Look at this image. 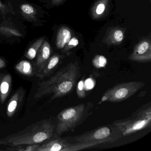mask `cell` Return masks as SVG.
I'll list each match as a JSON object with an SVG mask.
<instances>
[{
    "label": "cell",
    "mask_w": 151,
    "mask_h": 151,
    "mask_svg": "<svg viewBox=\"0 0 151 151\" xmlns=\"http://www.w3.org/2000/svg\"><path fill=\"white\" fill-rule=\"evenodd\" d=\"M79 76L77 62L69 63L48 79L38 83L34 99H39L52 95V101L66 96L73 91Z\"/></svg>",
    "instance_id": "obj_1"
},
{
    "label": "cell",
    "mask_w": 151,
    "mask_h": 151,
    "mask_svg": "<svg viewBox=\"0 0 151 151\" xmlns=\"http://www.w3.org/2000/svg\"><path fill=\"white\" fill-rule=\"evenodd\" d=\"M55 128L52 119H43L20 131L0 138V145L11 146L41 144L53 137Z\"/></svg>",
    "instance_id": "obj_2"
},
{
    "label": "cell",
    "mask_w": 151,
    "mask_h": 151,
    "mask_svg": "<svg viewBox=\"0 0 151 151\" xmlns=\"http://www.w3.org/2000/svg\"><path fill=\"white\" fill-rule=\"evenodd\" d=\"M122 137L120 131L112 124L67 138L70 143L69 151H76L101 144L114 143Z\"/></svg>",
    "instance_id": "obj_3"
},
{
    "label": "cell",
    "mask_w": 151,
    "mask_h": 151,
    "mask_svg": "<svg viewBox=\"0 0 151 151\" xmlns=\"http://www.w3.org/2000/svg\"><path fill=\"white\" fill-rule=\"evenodd\" d=\"M92 106L91 102L81 103L61 111L57 115L54 137H60L65 132L73 131L87 118Z\"/></svg>",
    "instance_id": "obj_4"
},
{
    "label": "cell",
    "mask_w": 151,
    "mask_h": 151,
    "mask_svg": "<svg viewBox=\"0 0 151 151\" xmlns=\"http://www.w3.org/2000/svg\"><path fill=\"white\" fill-rule=\"evenodd\" d=\"M113 124L122 137L129 136L151 125V106L149 102L135 111L130 116L115 121Z\"/></svg>",
    "instance_id": "obj_5"
},
{
    "label": "cell",
    "mask_w": 151,
    "mask_h": 151,
    "mask_svg": "<svg viewBox=\"0 0 151 151\" xmlns=\"http://www.w3.org/2000/svg\"><path fill=\"white\" fill-rule=\"evenodd\" d=\"M145 83L141 81H131L116 85L102 95L101 101L117 103L125 100L142 89Z\"/></svg>",
    "instance_id": "obj_6"
},
{
    "label": "cell",
    "mask_w": 151,
    "mask_h": 151,
    "mask_svg": "<svg viewBox=\"0 0 151 151\" xmlns=\"http://www.w3.org/2000/svg\"><path fill=\"white\" fill-rule=\"evenodd\" d=\"M42 145H39L36 151H69L70 143L67 138L54 137Z\"/></svg>",
    "instance_id": "obj_7"
},
{
    "label": "cell",
    "mask_w": 151,
    "mask_h": 151,
    "mask_svg": "<svg viewBox=\"0 0 151 151\" xmlns=\"http://www.w3.org/2000/svg\"><path fill=\"white\" fill-rule=\"evenodd\" d=\"M129 59L131 60L140 63L150 61L151 59V50L149 43L143 42L135 48L133 53L131 55Z\"/></svg>",
    "instance_id": "obj_8"
},
{
    "label": "cell",
    "mask_w": 151,
    "mask_h": 151,
    "mask_svg": "<svg viewBox=\"0 0 151 151\" xmlns=\"http://www.w3.org/2000/svg\"><path fill=\"white\" fill-rule=\"evenodd\" d=\"M25 94V91L22 87H21L14 93L9 99L6 109L7 115L8 117H12L16 113L21 105Z\"/></svg>",
    "instance_id": "obj_9"
},
{
    "label": "cell",
    "mask_w": 151,
    "mask_h": 151,
    "mask_svg": "<svg viewBox=\"0 0 151 151\" xmlns=\"http://www.w3.org/2000/svg\"><path fill=\"white\" fill-rule=\"evenodd\" d=\"M12 76L7 73H0V102L3 104L12 89Z\"/></svg>",
    "instance_id": "obj_10"
},
{
    "label": "cell",
    "mask_w": 151,
    "mask_h": 151,
    "mask_svg": "<svg viewBox=\"0 0 151 151\" xmlns=\"http://www.w3.org/2000/svg\"><path fill=\"white\" fill-rule=\"evenodd\" d=\"M61 59V56L60 55H54L49 58L42 69L36 73L37 77L42 80L49 76L59 65Z\"/></svg>",
    "instance_id": "obj_11"
},
{
    "label": "cell",
    "mask_w": 151,
    "mask_h": 151,
    "mask_svg": "<svg viewBox=\"0 0 151 151\" xmlns=\"http://www.w3.org/2000/svg\"><path fill=\"white\" fill-rule=\"evenodd\" d=\"M51 52V46L47 41H44L37 54L36 65L37 72L40 70L50 58ZM36 72V73H37Z\"/></svg>",
    "instance_id": "obj_12"
},
{
    "label": "cell",
    "mask_w": 151,
    "mask_h": 151,
    "mask_svg": "<svg viewBox=\"0 0 151 151\" xmlns=\"http://www.w3.org/2000/svg\"><path fill=\"white\" fill-rule=\"evenodd\" d=\"M16 70L24 76H32L34 73V68L30 62L22 60L18 63L15 67Z\"/></svg>",
    "instance_id": "obj_13"
},
{
    "label": "cell",
    "mask_w": 151,
    "mask_h": 151,
    "mask_svg": "<svg viewBox=\"0 0 151 151\" xmlns=\"http://www.w3.org/2000/svg\"><path fill=\"white\" fill-rule=\"evenodd\" d=\"M71 33L68 29L65 28L60 29L57 35L56 39V46L59 49H62L71 38Z\"/></svg>",
    "instance_id": "obj_14"
},
{
    "label": "cell",
    "mask_w": 151,
    "mask_h": 151,
    "mask_svg": "<svg viewBox=\"0 0 151 151\" xmlns=\"http://www.w3.org/2000/svg\"><path fill=\"white\" fill-rule=\"evenodd\" d=\"M44 41V38L42 37L35 41L28 49L25 54V57L30 60L35 59Z\"/></svg>",
    "instance_id": "obj_15"
},
{
    "label": "cell",
    "mask_w": 151,
    "mask_h": 151,
    "mask_svg": "<svg viewBox=\"0 0 151 151\" xmlns=\"http://www.w3.org/2000/svg\"><path fill=\"white\" fill-rule=\"evenodd\" d=\"M21 9L23 14L26 18L30 19L35 18L36 12L32 6L29 4H23L21 6Z\"/></svg>",
    "instance_id": "obj_16"
},
{
    "label": "cell",
    "mask_w": 151,
    "mask_h": 151,
    "mask_svg": "<svg viewBox=\"0 0 151 151\" xmlns=\"http://www.w3.org/2000/svg\"><path fill=\"white\" fill-rule=\"evenodd\" d=\"M0 34L8 37H21L22 36V34L17 30L5 26H0Z\"/></svg>",
    "instance_id": "obj_17"
},
{
    "label": "cell",
    "mask_w": 151,
    "mask_h": 151,
    "mask_svg": "<svg viewBox=\"0 0 151 151\" xmlns=\"http://www.w3.org/2000/svg\"><path fill=\"white\" fill-rule=\"evenodd\" d=\"M106 63V59L102 55H97L93 60V66L98 68L105 67Z\"/></svg>",
    "instance_id": "obj_18"
},
{
    "label": "cell",
    "mask_w": 151,
    "mask_h": 151,
    "mask_svg": "<svg viewBox=\"0 0 151 151\" xmlns=\"http://www.w3.org/2000/svg\"><path fill=\"white\" fill-rule=\"evenodd\" d=\"M114 37L116 42H121L123 39V33L122 31L119 30L116 31L114 33Z\"/></svg>",
    "instance_id": "obj_19"
},
{
    "label": "cell",
    "mask_w": 151,
    "mask_h": 151,
    "mask_svg": "<svg viewBox=\"0 0 151 151\" xmlns=\"http://www.w3.org/2000/svg\"><path fill=\"white\" fill-rule=\"evenodd\" d=\"M25 147L23 145L11 146L7 147L6 149V151H25Z\"/></svg>",
    "instance_id": "obj_20"
},
{
    "label": "cell",
    "mask_w": 151,
    "mask_h": 151,
    "mask_svg": "<svg viewBox=\"0 0 151 151\" xmlns=\"http://www.w3.org/2000/svg\"><path fill=\"white\" fill-rule=\"evenodd\" d=\"M105 9V6L102 3L99 4L96 9V13L98 14H101Z\"/></svg>",
    "instance_id": "obj_21"
},
{
    "label": "cell",
    "mask_w": 151,
    "mask_h": 151,
    "mask_svg": "<svg viewBox=\"0 0 151 151\" xmlns=\"http://www.w3.org/2000/svg\"><path fill=\"white\" fill-rule=\"evenodd\" d=\"M68 46H71L76 47L78 44V41L77 39L76 38L70 39L68 42Z\"/></svg>",
    "instance_id": "obj_22"
},
{
    "label": "cell",
    "mask_w": 151,
    "mask_h": 151,
    "mask_svg": "<svg viewBox=\"0 0 151 151\" xmlns=\"http://www.w3.org/2000/svg\"><path fill=\"white\" fill-rule=\"evenodd\" d=\"M6 67V61L3 58L0 57V69L4 68Z\"/></svg>",
    "instance_id": "obj_23"
},
{
    "label": "cell",
    "mask_w": 151,
    "mask_h": 151,
    "mask_svg": "<svg viewBox=\"0 0 151 151\" xmlns=\"http://www.w3.org/2000/svg\"><path fill=\"white\" fill-rule=\"evenodd\" d=\"M61 1V0H52V4L53 5H57Z\"/></svg>",
    "instance_id": "obj_24"
},
{
    "label": "cell",
    "mask_w": 151,
    "mask_h": 151,
    "mask_svg": "<svg viewBox=\"0 0 151 151\" xmlns=\"http://www.w3.org/2000/svg\"><path fill=\"white\" fill-rule=\"evenodd\" d=\"M1 2H0V7H1Z\"/></svg>",
    "instance_id": "obj_25"
},
{
    "label": "cell",
    "mask_w": 151,
    "mask_h": 151,
    "mask_svg": "<svg viewBox=\"0 0 151 151\" xmlns=\"http://www.w3.org/2000/svg\"><path fill=\"white\" fill-rule=\"evenodd\" d=\"M1 129H0V131H1Z\"/></svg>",
    "instance_id": "obj_26"
}]
</instances>
